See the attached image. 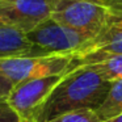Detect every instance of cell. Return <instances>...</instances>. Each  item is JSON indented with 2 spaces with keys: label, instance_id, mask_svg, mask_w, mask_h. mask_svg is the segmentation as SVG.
Segmentation results:
<instances>
[{
  "label": "cell",
  "instance_id": "1",
  "mask_svg": "<svg viewBox=\"0 0 122 122\" xmlns=\"http://www.w3.org/2000/svg\"><path fill=\"white\" fill-rule=\"evenodd\" d=\"M112 83L89 66L68 71L40 109L34 122H47L62 114L81 109H98L105 101Z\"/></svg>",
  "mask_w": 122,
  "mask_h": 122
},
{
  "label": "cell",
  "instance_id": "2",
  "mask_svg": "<svg viewBox=\"0 0 122 122\" xmlns=\"http://www.w3.org/2000/svg\"><path fill=\"white\" fill-rule=\"evenodd\" d=\"M114 16V7L88 0H58L51 19L95 38Z\"/></svg>",
  "mask_w": 122,
  "mask_h": 122
},
{
  "label": "cell",
  "instance_id": "3",
  "mask_svg": "<svg viewBox=\"0 0 122 122\" xmlns=\"http://www.w3.org/2000/svg\"><path fill=\"white\" fill-rule=\"evenodd\" d=\"M28 40L36 47L38 56L72 55L76 56L92 37L49 19L28 33Z\"/></svg>",
  "mask_w": 122,
  "mask_h": 122
},
{
  "label": "cell",
  "instance_id": "4",
  "mask_svg": "<svg viewBox=\"0 0 122 122\" xmlns=\"http://www.w3.org/2000/svg\"><path fill=\"white\" fill-rule=\"evenodd\" d=\"M77 67L72 55L19 56L0 59V72L8 77L13 85L22 81L54 75H62Z\"/></svg>",
  "mask_w": 122,
  "mask_h": 122
},
{
  "label": "cell",
  "instance_id": "5",
  "mask_svg": "<svg viewBox=\"0 0 122 122\" xmlns=\"http://www.w3.org/2000/svg\"><path fill=\"white\" fill-rule=\"evenodd\" d=\"M66 74L26 80L15 85L7 101L21 122L36 121L40 109Z\"/></svg>",
  "mask_w": 122,
  "mask_h": 122
},
{
  "label": "cell",
  "instance_id": "6",
  "mask_svg": "<svg viewBox=\"0 0 122 122\" xmlns=\"http://www.w3.org/2000/svg\"><path fill=\"white\" fill-rule=\"evenodd\" d=\"M58 0H0V21L30 33L51 19Z\"/></svg>",
  "mask_w": 122,
  "mask_h": 122
},
{
  "label": "cell",
  "instance_id": "7",
  "mask_svg": "<svg viewBox=\"0 0 122 122\" xmlns=\"http://www.w3.org/2000/svg\"><path fill=\"white\" fill-rule=\"evenodd\" d=\"M38 56L26 33L0 21V59Z\"/></svg>",
  "mask_w": 122,
  "mask_h": 122
},
{
  "label": "cell",
  "instance_id": "8",
  "mask_svg": "<svg viewBox=\"0 0 122 122\" xmlns=\"http://www.w3.org/2000/svg\"><path fill=\"white\" fill-rule=\"evenodd\" d=\"M77 66H89L106 81L122 80V55L119 54H87L75 58Z\"/></svg>",
  "mask_w": 122,
  "mask_h": 122
},
{
  "label": "cell",
  "instance_id": "9",
  "mask_svg": "<svg viewBox=\"0 0 122 122\" xmlns=\"http://www.w3.org/2000/svg\"><path fill=\"white\" fill-rule=\"evenodd\" d=\"M96 113L100 117L101 122L109 121V119L122 114V80L112 83L110 91H109L105 101L100 108L96 109Z\"/></svg>",
  "mask_w": 122,
  "mask_h": 122
},
{
  "label": "cell",
  "instance_id": "10",
  "mask_svg": "<svg viewBox=\"0 0 122 122\" xmlns=\"http://www.w3.org/2000/svg\"><path fill=\"white\" fill-rule=\"evenodd\" d=\"M47 122H101V119L93 109H81L62 114Z\"/></svg>",
  "mask_w": 122,
  "mask_h": 122
},
{
  "label": "cell",
  "instance_id": "11",
  "mask_svg": "<svg viewBox=\"0 0 122 122\" xmlns=\"http://www.w3.org/2000/svg\"><path fill=\"white\" fill-rule=\"evenodd\" d=\"M0 122H21L7 100L0 101Z\"/></svg>",
  "mask_w": 122,
  "mask_h": 122
},
{
  "label": "cell",
  "instance_id": "12",
  "mask_svg": "<svg viewBox=\"0 0 122 122\" xmlns=\"http://www.w3.org/2000/svg\"><path fill=\"white\" fill-rule=\"evenodd\" d=\"M13 87H15L13 83L0 72V101L7 100V97H8L9 93L12 92Z\"/></svg>",
  "mask_w": 122,
  "mask_h": 122
},
{
  "label": "cell",
  "instance_id": "13",
  "mask_svg": "<svg viewBox=\"0 0 122 122\" xmlns=\"http://www.w3.org/2000/svg\"><path fill=\"white\" fill-rule=\"evenodd\" d=\"M88 1H96V3H101V4H106V5H112L113 3H116L117 0H88Z\"/></svg>",
  "mask_w": 122,
  "mask_h": 122
},
{
  "label": "cell",
  "instance_id": "14",
  "mask_svg": "<svg viewBox=\"0 0 122 122\" xmlns=\"http://www.w3.org/2000/svg\"><path fill=\"white\" fill-rule=\"evenodd\" d=\"M105 122H122V114H119V116L114 117V118L109 119V121H105Z\"/></svg>",
  "mask_w": 122,
  "mask_h": 122
}]
</instances>
